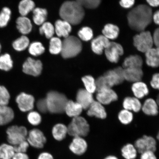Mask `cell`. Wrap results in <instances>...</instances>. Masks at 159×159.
<instances>
[{"mask_svg":"<svg viewBox=\"0 0 159 159\" xmlns=\"http://www.w3.org/2000/svg\"><path fill=\"white\" fill-rule=\"evenodd\" d=\"M1 45L0 44V52H1Z\"/></svg>","mask_w":159,"mask_h":159,"instance_id":"91938a15","label":"cell"},{"mask_svg":"<svg viewBox=\"0 0 159 159\" xmlns=\"http://www.w3.org/2000/svg\"><path fill=\"white\" fill-rule=\"evenodd\" d=\"M88 148L86 141L83 138L75 137L69 146V149L75 155L81 156L85 153Z\"/></svg>","mask_w":159,"mask_h":159,"instance_id":"9a60e30c","label":"cell"},{"mask_svg":"<svg viewBox=\"0 0 159 159\" xmlns=\"http://www.w3.org/2000/svg\"><path fill=\"white\" fill-rule=\"evenodd\" d=\"M97 92V101L103 105H109L118 99V95L112 88L101 89Z\"/></svg>","mask_w":159,"mask_h":159,"instance_id":"4fadbf2b","label":"cell"},{"mask_svg":"<svg viewBox=\"0 0 159 159\" xmlns=\"http://www.w3.org/2000/svg\"><path fill=\"white\" fill-rule=\"evenodd\" d=\"M143 75V72L142 68L124 69L125 80L129 82L134 83L140 81L142 78Z\"/></svg>","mask_w":159,"mask_h":159,"instance_id":"d6986e66","label":"cell"},{"mask_svg":"<svg viewBox=\"0 0 159 159\" xmlns=\"http://www.w3.org/2000/svg\"><path fill=\"white\" fill-rule=\"evenodd\" d=\"M37 107L38 110L42 113L47 112L48 111L46 99H41L37 101Z\"/></svg>","mask_w":159,"mask_h":159,"instance_id":"c3c4849f","label":"cell"},{"mask_svg":"<svg viewBox=\"0 0 159 159\" xmlns=\"http://www.w3.org/2000/svg\"><path fill=\"white\" fill-rule=\"evenodd\" d=\"M87 110V114L89 116L102 119L107 118V112L104 105L97 101L94 100Z\"/></svg>","mask_w":159,"mask_h":159,"instance_id":"e0dca14e","label":"cell"},{"mask_svg":"<svg viewBox=\"0 0 159 159\" xmlns=\"http://www.w3.org/2000/svg\"><path fill=\"white\" fill-rule=\"evenodd\" d=\"M15 153L11 145L3 144L0 146V159H12Z\"/></svg>","mask_w":159,"mask_h":159,"instance_id":"836d02e7","label":"cell"},{"mask_svg":"<svg viewBox=\"0 0 159 159\" xmlns=\"http://www.w3.org/2000/svg\"><path fill=\"white\" fill-rule=\"evenodd\" d=\"M159 30L157 29L155 30L153 35L152 39L154 44L156 45L157 48L159 47Z\"/></svg>","mask_w":159,"mask_h":159,"instance_id":"f5cc1de1","label":"cell"},{"mask_svg":"<svg viewBox=\"0 0 159 159\" xmlns=\"http://www.w3.org/2000/svg\"><path fill=\"white\" fill-rule=\"evenodd\" d=\"M27 119L30 124L34 126L39 125L41 121L40 115L36 111H32L30 112L28 115Z\"/></svg>","mask_w":159,"mask_h":159,"instance_id":"bcb514c9","label":"cell"},{"mask_svg":"<svg viewBox=\"0 0 159 159\" xmlns=\"http://www.w3.org/2000/svg\"><path fill=\"white\" fill-rule=\"evenodd\" d=\"M132 90L135 97L138 99L147 96L149 91L146 83L141 81L134 83L132 86Z\"/></svg>","mask_w":159,"mask_h":159,"instance_id":"cb8c5ba5","label":"cell"},{"mask_svg":"<svg viewBox=\"0 0 159 159\" xmlns=\"http://www.w3.org/2000/svg\"><path fill=\"white\" fill-rule=\"evenodd\" d=\"M102 0H75L83 8L94 9L100 5Z\"/></svg>","mask_w":159,"mask_h":159,"instance_id":"ee69618b","label":"cell"},{"mask_svg":"<svg viewBox=\"0 0 159 159\" xmlns=\"http://www.w3.org/2000/svg\"><path fill=\"white\" fill-rule=\"evenodd\" d=\"M118 118L119 120L122 124L127 125L132 122L134 115L131 111L124 109L119 112Z\"/></svg>","mask_w":159,"mask_h":159,"instance_id":"ab89813d","label":"cell"},{"mask_svg":"<svg viewBox=\"0 0 159 159\" xmlns=\"http://www.w3.org/2000/svg\"><path fill=\"white\" fill-rule=\"evenodd\" d=\"M83 109L82 107L78 103L68 100L66 105L65 112L68 116L73 118L79 116Z\"/></svg>","mask_w":159,"mask_h":159,"instance_id":"4316f807","label":"cell"},{"mask_svg":"<svg viewBox=\"0 0 159 159\" xmlns=\"http://www.w3.org/2000/svg\"><path fill=\"white\" fill-rule=\"evenodd\" d=\"M103 35L108 39H115L118 37L119 29L117 26L108 24L105 25L102 31Z\"/></svg>","mask_w":159,"mask_h":159,"instance_id":"f1b7e54d","label":"cell"},{"mask_svg":"<svg viewBox=\"0 0 159 159\" xmlns=\"http://www.w3.org/2000/svg\"><path fill=\"white\" fill-rule=\"evenodd\" d=\"M149 5L152 7H158L159 3V0H146Z\"/></svg>","mask_w":159,"mask_h":159,"instance_id":"9f6ffc18","label":"cell"},{"mask_svg":"<svg viewBox=\"0 0 159 159\" xmlns=\"http://www.w3.org/2000/svg\"><path fill=\"white\" fill-rule=\"evenodd\" d=\"M104 159H119L116 157L114 156H109L106 157Z\"/></svg>","mask_w":159,"mask_h":159,"instance_id":"680465c9","label":"cell"},{"mask_svg":"<svg viewBox=\"0 0 159 159\" xmlns=\"http://www.w3.org/2000/svg\"><path fill=\"white\" fill-rule=\"evenodd\" d=\"M13 61L11 56L8 53L0 56V69L1 70L8 71L12 68Z\"/></svg>","mask_w":159,"mask_h":159,"instance_id":"74e56055","label":"cell"},{"mask_svg":"<svg viewBox=\"0 0 159 159\" xmlns=\"http://www.w3.org/2000/svg\"><path fill=\"white\" fill-rule=\"evenodd\" d=\"M152 152H147L141 154L140 159H157L154 153Z\"/></svg>","mask_w":159,"mask_h":159,"instance_id":"816d5d0a","label":"cell"},{"mask_svg":"<svg viewBox=\"0 0 159 159\" xmlns=\"http://www.w3.org/2000/svg\"><path fill=\"white\" fill-rule=\"evenodd\" d=\"M123 106L125 109L138 112L142 109V104L136 97H127L123 101Z\"/></svg>","mask_w":159,"mask_h":159,"instance_id":"d4e9b609","label":"cell"},{"mask_svg":"<svg viewBox=\"0 0 159 159\" xmlns=\"http://www.w3.org/2000/svg\"><path fill=\"white\" fill-rule=\"evenodd\" d=\"M154 44L152 37L150 32L142 31L134 37V44L141 52L145 53L152 48Z\"/></svg>","mask_w":159,"mask_h":159,"instance_id":"52a82bcc","label":"cell"},{"mask_svg":"<svg viewBox=\"0 0 159 159\" xmlns=\"http://www.w3.org/2000/svg\"><path fill=\"white\" fill-rule=\"evenodd\" d=\"M134 146L139 153L147 152H155L157 150V142L151 136L144 135L135 141Z\"/></svg>","mask_w":159,"mask_h":159,"instance_id":"ba28073f","label":"cell"},{"mask_svg":"<svg viewBox=\"0 0 159 159\" xmlns=\"http://www.w3.org/2000/svg\"><path fill=\"white\" fill-rule=\"evenodd\" d=\"M43 69V64L39 60H35L31 57H29L24 63L23 71L25 74L38 76L41 73Z\"/></svg>","mask_w":159,"mask_h":159,"instance_id":"7c38bea8","label":"cell"},{"mask_svg":"<svg viewBox=\"0 0 159 159\" xmlns=\"http://www.w3.org/2000/svg\"><path fill=\"white\" fill-rule=\"evenodd\" d=\"M143 60L140 56L137 55H131L125 58L123 63V68H142Z\"/></svg>","mask_w":159,"mask_h":159,"instance_id":"484cf974","label":"cell"},{"mask_svg":"<svg viewBox=\"0 0 159 159\" xmlns=\"http://www.w3.org/2000/svg\"><path fill=\"white\" fill-rule=\"evenodd\" d=\"M14 118L12 109L7 105H0V126L7 125Z\"/></svg>","mask_w":159,"mask_h":159,"instance_id":"7402d4cb","label":"cell"},{"mask_svg":"<svg viewBox=\"0 0 159 159\" xmlns=\"http://www.w3.org/2000/svg\"><path fill=\"white\" fill-rule=\"evenodd\" d=\"M67 128V133L74 138L86 136L90 131V127L86 119L80 116L73 118Z\"/></svg>","mask_w":159,"mask_h":159,"instance_id":"5b68a950","label":"cell"},{"mask_svg":"<svg viewBox=\"0 0 159 159\" xmlns=\"http://www.w3.org/2000/svg\"><path fill=\"white\" fill-rule=\"evenodd\" d=\"M67 134V128L65 125L59 124L53 127L52 134L53 138L57 141L64 139Z\"/></svg>","mask_w":159,"mask_h":159,"instance_id":"4dcf8cb0","label":"cell"},{"mask_svg":"<svg viewBox=\"0 0 159 159\" xmlns=\"http://www.w3.org/2000/svg\"><path fill=\"white\" fill-rule=\"evenodd\" d=\"M145 53L146 63L149 66L156 68L159 65V51L158 48H151Z\"/></svg>","mask_w":159,"mask_h":159,"instance_id":"44dd1931","label":"cell"},{"mask_svg":"<svg viewBox=\"0 0 159 159\" xmlns=\"http://www.w3.org/2000/svg\"><path fill=\"white\" fill-rule=\"evenodd\" d=\"M7 133L8 142L14 146L26 140L28 135L27 129L25 127L16 125L9 127Z\"/></svg>","mask_w":159,"mask_h":159,"instance_id":"8992f818","label":"cell"},{"mask_svg":"<svg viewBox=\"0 0 159 159\" xmlns=\"http://www.w3.org/2000/svg\"><path fill=\"white\" fill-rule=\"evenodd\" d=\"M82 80L85 90L92 94L97 91L96 80L91 75H85L82 77Z\"/></svg>","mask_w":159,"mask_h":159,"instance_id":"e575fe53","label":"cell"},{"mask_svg":"<svg viewBox=\"0 0 159 159\" xmlns=\"http://www.w3.org/2000/svg\"><path fill=\"white\" fill-rule=\"evenodd\" d=\"M18 106L20 110L25 112L32 110L34 107V98L32 95L21 93L16 98Z\"/></svg>","mask_w":159,"mask_h":159,"instance_id":"5bb4252c","label":"cell"},{"mask_svg":"<svg viewBox=\"0 0 159 159\" xmlns=\"http://www.w3.org/2000/svg\"><path fill=\"white\" fill-rule=\"evenodd\" d=\"M152 8L146 5L137 6L129 12L127 19L131 29L141 32L150 24L152 20Z\"/></svg>","mask_w":159,"mask_h":159,"instance_id":"6da1fadb","label":"cell"},{"mask_svg":"<svg viewBox=\"0 0 159 159\" xmlns=\"http://www.w3.org/2000/svg\"><path fill=\"white\" fill-rule=\"evenodd\" d=\"M33 20L35 24L41 25L45 22L48 12L46 9L37 7L33 10Z\"/></svg>","mask_w":159,"mask_h":159,"instance_id":"f546056e","label":"cell"},{"mask_svg":"<svg viewBox=\"0 0 159 159\" xmlns=\"http://www.w3.org/2000/svg\"><path fill=\"white\" fill-rule=\"evenodd\" d=\"M143 112L149 116H155L158 113V103L153 99H147L142 105Z\"/></svg>","mask_w":159,"mask_h":159,"instance_id":"603a6c76","label":"cell"},{"mask_svg":"<svg viewBox=\"0 0 159 159\" xmlns=\"http://www.w3.org/2000/svg\"><path fill=\"white\" fill-rule=\"evenodd\" d=\"M35 4L32 0H22L19 5V12L22 16H25L34 9Z\"/></svg>","mask_w":159,"mask_h":159,"instance_id":"1f68e13d","label":"cell"},{"mask_svg":"<svg viewBox=\"0 0 159 159\" xmlns=\"http://www.w3.org/2000/svg\"><path fill=\"white\" fill-rule=\"evenodd\" d=\"M159 11H157L152 16V20L156 25L159 24Z\"/></svg>","mask_w":159,"mask_h":159,"instance_id":"6f0895ef","label":"cell"},{"mask_svg":"<svg viewBox=\"0 0 159 159\" xmlns=\"http://www.w3.org/2000/svg\"><path fill=\"white\" fill-rule=\"evenodd\" d=\"M122 156L125 159H135L136 158L138 152L134 145L127 144L121 149Z\"/></svg>","mask_w":159,"mask_h":159,"instance_id":"d6a6232c","label":"cell"},{"mask_svg":"<svg viewBox=\"0 0 159 159\" xmlns=\"http://www.w3.org/2000/svg\"><path fill=\"white\" fill-rule=\"evenodd\" d=\"M39 31L41 35L44 34L47 39H51L54 34L55 28L51 23L45 22L41 25Z\"/></svg>","mask_w":159,"mask_h":159,"instance_id":"f35d334b","label":"cell"},{"mask_svg":"<svg viewBox=\"0 0 159 159\" xmlns=\"http://www.w3.org/2000/svg\"><path fill=\"white\" fill-rule=\"evenodd\" d=\"M12 159H29V158L25 153L15 152Z\"/></svg>","mask_w":159,"mask_h":159,"instance_id":"db71d44e","label":"cell"},{"mask_svg":"<svg viewBox=\"0 0 159 159\" xmlns=\"http://www.w3.org/2000/svg\"><path fill=\"white\" fill-rule=\"evenodd\" d=\"M27 139L30 145L37 148H43L47 141L43 133L37 129H33L28 133Z\"/></svg>","mask_w":159,"mask_h":159,"instance_id":"8fae6325","label":"cell"},{"mask_svg":"<svg viewBox=\"0 0 159 159\" xmlns=\"http://www.w3.org/2000/svg\"><path fill=\"white\" fill-rule=\"evenodd\" d=\"M17 28L22 34L25 35L31 32L32 25L30 20L25 16L19 17L16 20Z\"/></svg>","mask_w":159,"mask_h":159,"instance_id":"83f0119b","label":"cell"},{"mask_svg":"<svg viewBox=\"0 0 159 159\" xmlns=\"http://www.w3.org/2000/svg\"><path fill=\"white\" fill-rule=\"evenodd\" d=\"M29 39L25 35L22 36L14 42L13 47L16 50L21 51L25 50L29 45Z\"/></svg>","mask_w":159,"mask_h":159,"instance_id":"8d00e7d4","label":"cell"},{"mask_svg":"<svg viewBox=\"0 0 159 159\" xmlns=\"http://www.w3.org/2000/svg\"><path fill=\"white\" fill-rule=\"evenodd\" d=\"M103 75L111 88L115 85L121 84L125 80L124 69L121 67L109 70Z\"/></svg>","mask_w":159,"mask_h":159,"instance_id":"9c48e42d","label":"cell"},{"mask_svg":"<svg viewBox=\"0 0 159 159\" xmlns=\"http://www.w3.org/2000/svg\"><path fill=\"white\" fill-rule=\"evenodd\" d=\"M134 3L135 0H120L119 2L121 7L126 9L132 7Z\"/></svg>","mask_w":159,"mask_h":159,"instance_id":"f907efd6","label":"cell"},{"mask_svg":"<svg viewBox=\"0 0 159 159\" xmlns=\"http://www.w3.org/2000/svg\"><path fill=\"white\" fill-rule=\"evenodd\" d=\"M62 41L59 38L52 37L50 41L49 51L51 54L57 55L61 53Z\"/></svg>","mask_w":159,"mask_h":159,"instance_id":"d590c367","label":"cell"},{"mask_svg":"<svg viewBox=\"0 0 159 159\" xmlns=\"http://www.w3.org/2000/svg\"><path fill=\"white\" fill-rule=\"evenodd\" d=\"M150 84L153 88L158 89L159 88V75L158 73H155L152 77Z\"/></svg>","mask_w":159,"mask_h":159,"instance_id":"681fc988","label":"cell"},{"mask_svg":"<svg viewBox=\"0 0 159 159\" xmlns=\"http://www.w3.org/2000/svg\"><path fill=\"white\" fill-rule=\"evenodd\" d=\"M45 48L42 43L39 42H34L30 45L29 51L31 55L38 56L44 52Z\"/></svg>","mask_w":159,"mask_h":159,"instance_id":"60d3db41","label":"cell"},{"mask_svg":"<svg viewBox=\"0 0 159 159\" xmlns=\"http://www.w3.org/2000/svg\"><path fill=\"white\" fill-rule=\"evenodd\" d=\"M48 111L52 114H61L65 112L66 105L68 101L65 95L57 91H51L47 94Z\"/></svg>","mask_w":159,"mask_h":159,"instance_id":"3957f363","label":"cell"},{"mask_svg":"<svg viewBox=\"0 0 159 159\" xmlns=\"http://www.w3.org/2000/svg\"><path fill=\"white\" fill-rule=\"evenodd\" d=\"M59 15L63 20L71 25H77L83 20L85 12L84 8L76 1H67L61 5Z\"/></svg>","mask_w":159,"mask_h":159,"instance_id":"7a4b0ae2","label":"cell"},{"mask_svg":"<svg viewBox=\"0 0 159 159\" xmlns=\"http://www.w3.org/2000/svg\"><path fill=\"white\" fill-rule=\"evenodd\" d=\"M11 15V11L9 8H3L0 13V27H4L7 25Z\"/></svg>","mask_w":159,"mask_h":159,"instance_id":"b9f144b4","label":"cell"},{"mask_svg":"<svg viewBox=\"0 0 159 159\" xmlns=\"http://www.w3.org/2000/svg\"><path fill=\"white\" fill-rule=\"evenodd\" d=\"M110 42L109 40L104 36L99 35L91 41V49L95 54H102L103 51L108 46Z\"/></svg>","mask_w":159,"mask_h":159,"instance_id":"ac0fdd59","label":"cell"},{"mask_svg":"<svg viewBox=\"0 0 159 159\" xmlns=\"http://www.w3.org/2000/svg\"><path fill=\"white\" fill-rule=\"evenodd\" d=\"M38 159H53L52 155L49 153L44 152L39 155Z\"/></svg>","mask_w":159,"mask_h":159,"instance_id":"11a10c76","label":"cell"},{"mask_svg":"<svg viewBox=\"0 0 159 159\" xmlns=\"http://www.w3.org/2000/svg\"><path fill=\"white\" fill-rule=\"evenodd\" d=\"M55 31L57 36L66 38L68 37L71 31V25L63 20H57L55 23Z\"/></svg>","mask_w":159,"mask_h":159,"instance_id":"ffe728a7","label":"cell"},{"mask_svg":"<svg viewBox=\"0 0 159 159\" xmlns=\"http://www.w3.org/2000/svg\"><path fill=\"white\" fill-rule=\"evenodd\" d=\"M76 99V102L81 105L83 109L86 110L94 101L93 94L85 89H79L77 93Z\"/></svg>","mask_w":159,"mask_h":159,"instance_id":"2e32d148","label":"cell"},{"mask_svg":"<svg viewBox=\"0 0 159 159\" xmlns=\"http://www.w3.org/2000/svg\"><path fill=\"white\" fill-rule=\"evenodd\" d=\"M82 49L80 40L74 36H69L62 41L61 53L64 58H72L79 54Z\"/></svg>","mask_w":159,"mask_h":159,"instance_id":"277c9868","label":"cell"},{"mask_svg":"<svg viewBox=\"0 0 159 159\" xmlns=\"http://www.w3.org/2000/svg\"><path fill=\"white\" fill-rule=\"evenodd\" d=\"M122 46L118 43L110 42L108 46L105 49V53L109 61L113 63L118 62L121 56L124 54Z\"/></svg>","mask_w":159,"mask_h":159,"instance_id":"30bf717a","label":"cell"},{"mask_svg":"<svg viewBox=\"0 0 159 159\" xmlns=\"http://www.w3.org/2000/svg\"><path fill=\"white\" fill-rule=\"evenodd\" d=\"M29 144L27 141L25 140L16 146H13L15 152L25 153L29 148Z\"/></svg>","mask_w":159,"mask_h":159,"instance_id":"7dc6e473","label":"cell"},{"mask_svg":"<svg viewBox=\"0 0 159 159\" xmlns=\"http://www.w3.org/2000/svg\"><path fill=\"white\" fill-rule=\"evenodd\" d=\"M10 95L8 91L3 85H0V105H7L9 104Z\"/></svg>","mask_w":159,"mask_h":159,"instance_id":"f6af8a7d","label":"cell"},{"mask_svg":"<svg viewBox=\"0 0 159 159\" xmlns=\"http://www.w3.org/2000/svg\"><path fill=\"white\" fill-rule=\"evenodd\" d=\"M79 37L82 40L87 41L93 38V33L92 30L88 27L82 28L78 32Z\"/></svg>","mask_w":159,"mask_h":159,"instance_id":"7bdbcfd3","label":"cell"}]
</instances>
